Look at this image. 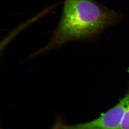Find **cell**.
I'll return each mask as SVG.
<instances>
[{
    "instance_id": "obj_1",
    "label": "cell",
    "mask_w": 129,
    "mask_h": 129,
    "mask_svg": "<svg viewBox=\"0 0 129 129\" xmlns=\"http://www.w3.org/2000/svg\"><path fill=\"white\" fill-rule=\"evenodd\" d=\"M119 14L95 0H64L58 25L50 41L32 56L72 41H88L118 22Z\"/></svg>"
},
{
    "instance_id": "obj_2",
    "label": "cell",
    "mask_w": 129,
    "mask_h": 129,
    "mask_svg": "<svg viewBox=\"0 0 129 129\" xmlns=\"http://www.w3.org/2000/svg\"><path fill=\"white\" fill-rule=\"evenodd\" d=\"M129 102L128 92L117 105L99 118L74 124L57 123L52 129H119Z\"/></svg>"
},
{
    "instance_id": "obj_3",
    "label": "cell",
    "mask_w": 129,
    "mask_h": 129,
    "mask_svg": "<svg viewBox=\"0 0 129 129\" xmlns=\"http://www.w3.org/2000/svg\"><path fill=\"white\" fill-rule=\"evenodd\" d=\"M119 129H129V102L125 111Z\"/></svg>"
}]
</instances>
